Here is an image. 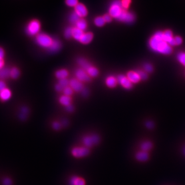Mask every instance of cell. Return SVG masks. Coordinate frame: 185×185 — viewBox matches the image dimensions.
Segmentation results:
<instances>
[{
	"label": "cell",
	"instance_id": "cell-1",
	"mask_svg": "<svg viewBox=\"0 0 185 185\" xmlns=\"http://www.w3.org/2000/svg\"><path fill=\"white\" fill-rule=\"evenodd\" d=\"M149 46L154 52L164 55H169L172 52L171 46L163 39V32H156L150 39Z\"/></svg>",
	"mask_w": 185,
	"mask_h": 185
},
{
	"label": "cell",
	"instance_id": "cell-2",
	"mask_svg": "<svg viewBox=\"0 0 185 185\" xmlns=\"http://www.w3.org/2000/svg\"><path fill=\"white\" fill-rule=\"evenodd\" d=\"M78 63L90 77H95L98 76L99 73L98 70L92 66L86 59L80 58L78 60Z\"/></svg>",
	"mask_w": 185,
	"mask_h": 185
},
{
	"label": "cell",
	"instance_id": "cell-3",
	"mask_svg": "<svg viewBox=\"0 0 185 185\" xmlns=\"http://www.w3.org/2000/svg\"><path fill=\"white\" fill-rule=\"evenodd\" d=\"M100 141L99 136L95 134L84 136L82 138V142L84 147L90 149V148L94 147L98 144Z\"/></svg>",
	"mask_w": 185,
	"mask_h": 185
},
{
	"label": "cell",
	"instance_id": "cell-4",
	"mask_svg": "<svg viewBox=\"0 0 185 185\" xmlns=\"http://www.w3.org/2000/svg\"><path fill=\"white\" fill-rule=\"evenodd\" d=\"M120 0H115L112 3L109 8V14L114 18L117 19L124 10Z\"/></svg>",
	"mask_w": 185,
	"mask_h": 185
},
{
	"label": "cell",
	"instance_id": "cell-5",
	"mask_svg": "<svg viewBox=\"0 0 185 185\" xmlns=\"http://www.w3.org/2000/svg\"><path fill=\"white\" fill-rule=\"evenodd\" d=\"M53 40L50 37L44 33L39 34L36 37L37 43L39 46L44 48H50Z\"/></svg>",
	"mask_w": 185,
	"mask_h": 185
},
{
	"label": "cell",
	"instance_id": "cell-6",
	"mask_svg": "<svg viewBox=\"0 0 185 185\" xmlns=\"http://www.w3.org/2000/svg\"><path fill=\"white\" fill-rule=\"evenodd\" d=\"M90 153V149L84 146L74 147L71 150V154L75 158H82L88 156Z\"/></svg>",
	"mask_w": 185,
	"mask_h": 185
},
{
	"label": "cell",
	"instance_id": "cell-7",
	"mask_svg": "<svg viewBox=\"0 0 185 185\" xmlns=\"http://www.w3.org/2000/svg\"><path fill=\"white\" fill-rule=\"evenodd\" d=\"M41 25L38 21L34 20L30 22L26 27V32L30 36H34L38 34Z\"/></svg>",
	"mask_w": 185,
	"mask_h": 185
},
{
	"label": "cell",
	"instance_id": "cell-8",
	"mask_svg": "<svg viewBox=\"0 0 185 185\" xmlns=\"http://www.w3.org/2000/svg\"><path fill=\"white\" fill-rule=\"evenodd\" d=\"M135 19V15L133 13L126 11V10L124 9L123 10L121 14L117 19L118 20L126 23H131L134 21Z\"/></svg>",
	"mask_w": 185,
	"mask_h": 185
},
{
	"label": "cell",
	"instance_id": "cell-9",
	"mask_svg": "<svg viewBox=\"0 0 185 185\" xmlns=\"http://www.w3.org/2000/svg\"><path fill=\"white\" fill-rule=\"evenodd\" d=\"M76 77L80 81L88 82L90 81V77L84 69L77 70L75 72Z\"/></svg>",
	"mask_w": 185,
	"mask_h": 185
},
{
	"label": "cell",
	"instance_id": "cell-10",
	"mask_svg": "<svg viewBox=\"0 0 185 185\" xmlns=\"http://www.w3.org/2000/svg\"><path fill=\"white\" fill-rule=\"evenodd\" d=\"M75 12L79 16L80 18H84L88 14V10L84 5L81 3H78L75 7Z\"/></svg>",
	"mask_w": 185,
	"mask_h": 185
},
{
	"label": "cell",
	"instance_id": "cell-11",
	"mask_svg": "<svg viewBox=\"0 0 185 185\" xmlns=\"http://www.w3.org/2000/svg\"><path fill=\"white\" fill-rule=\"evenodd\" d=\"M118 82L120 84L126 89H130L132 87V83L131 82L128 77H126L122 75H120L118 76L117 78Z\"/></svg>",
	"mask_w": 185,
	"mask_h": 185
},
{
	"label": "cell",
	"instance_id": "cell-12",
	"mask_svg": "<svg viewBox=\"0 0 185 185\" xmlns=\"http://www.w3.org/2000/svg\"><path fill=\"white\" fill-rule=\"evenodd\" d=\"M70 85L72 90L76 92H79L83 90L82 84L77 79H72L70 82Z\"/></svg>",
	"mask_w": 185,
	"mask_h": 185
},
{
	"label": "cell",
	"instance_id": "cell-13",
	"mask_svg": "<svg viewBox=\"0 0 185 185\" xmlns=\"http://www.w3.org/2000/svg\"><path fill=\"white\" fill-rule=\"evenodd\" d=\"M127 77L132 83H138L141 80L140 75L138 72L130 71L127 74Z\"/></svg>",
	"mask_w": 185,
	"mask_h": 185
},
{
	"label": "cell",
	"instance_id": "cell-14",
	"mask_svg": "<svg viewBox=\"0 0 185 185\" xmlns=\"http://www.w3.org/2000/svg\"><path fill=\"white\" fill-rule=\"evenodd\" d=\"M70 185H86V181L84 178L79 176H72L69 181Z\"/></svg>",
	"mask_w": 185,
	"mask_h": 185
},
{
	"label": "cell",
	"instance_id": "cell-15",
	"mask_svg": "<svg viewBox=\"0 0 185 185\" xmlns=\"http://www.w3.org/2000/svg\"><path fill=\"white\" fill-rule=\"evenodd\" d=\"M174 37L173 36V33L170 30H166L163 32V39L166 42H167L170 46L171 45Z\"/></svg>",
	"mask_w": 185,
	"mask_h": 185
},
{
	"label": "cell",
	"instance_id": "cell-16",
	"mask_svg": "<svg viewBox=\"0 0 185 185\" xmlns=\"http://www.w3.org/2000/svg\"><path fill=\"white\" fill-rule=\"evenodd\" d=\"M11 92L8 88H6L0 92V99L2 101H6L11 98Z\"/></svg>",
	"mask_w": 185,
	"mask_h": 185
},
{
	"label": "cell",
	"instance_id": "cell-17",
	"mask_svg": "<svg viewBox=\"0 0 185 185\" xmlns=\"http://www.w3.org/2000/svg\"><path fill=\"white\" fill-rule=\"evenodd\" d=\"M61 47V43L60 41L55 39L53 40L52 44L50 46V48H48V50L50 52H58Z\"/></svg>",
	"mask_w": 185,
	"mask_h": 185
},
{
	"label": "cell",
	"instance_id": "cell-18",
	"mask_svg": "<svg viewBox=\"0 0 185 185\" xmlns=\"http://www.w3.org/2000/svg\"><path fill=\"white\" fill-rule=\"evenodd\" d=\"M93 38V35L91 32L84 33L79 41L84 44H88L91 42Z\"/></svg>",
	"mask_w": 185,
	"mask_h": 185
},
{
	"label": "cell",
	"instance_id": "cell-19",
	"mask_svg": "<svg viewBox=\"0 0 185 185\" xmlns=\"http://www.w3.org/2000/svg\"><path fill=\"white\" fill-rule=\"evenodd\" d=\"M84 34V32L82 30L77 27L72 28V37L76 40L79 41Z\"/></svg>",
	"mask_w": 185,
	"mask_h": 185
},
{
	"label": "cell",
	"instance_id": "cell-20",
	"mask_svg": "<svg viewBox=\"0 0 185 185\" xmlns=\"http://www.w3.org/2000/svg\"><path fill=\"white\" fill-rule=\"evenodd\" d=\"M118 82L117 79H116L115 77L112 76L108 77L106 80V86L109 88H113L116 86Z\"/></svg>",
	"mask_w": 185,
	"mask_h": 185
},
{
	"label": "cell",
	"instance_id": "cell-21",
	"mask_svg": "<svg viewBox=\"0 0 185 185\" xmlns=\"http://www.w3.org/2000/svg\"><path fill=\"white\" fill-rule=\"evenodd\" d=\"M136 158L139 161L144 162L148 159L149 158V154L147 152L141 151L138 152L136 155Z\"/></svg>",
	"mask_w": 185,
	"mask_h": 185
},
{
	"label": "cell",
	"instance_id": "cell-22",
	"mask_svg": "<svg viewBox=\"0 0 185 185\" xmlns=\"http://www.w3.org/2000/svg\"><path fill=\"white\" fill-rule=\"evenodd\" d=\"M60 103L64 106H68L70 105L71 98L70 96L63 95L59 98Z\"/></svg>",
	"mask_w": 185,
	"mask_h": 185
},
{
	"label": "cell",
	"instance_id": "cell-23",
	"mask_svg": "<svg viewBox=\"0 0 185 185\" xmlns=\"http://www.w3.org/2000/svg\"><path fill=\"white\" fill-rule=\"evenodd\" d=\"M56 77L59 80L62 79H66L68 75V72L66 70H60L57 71L56 72Z\"/></svg>",
	"mask_w": 185,
	"mask_h": 185
},
{
	"label": "cell",
	"instance_id": "cell-24",
	"mask_svg": "<svg viewBox=\"0 0 185 185\" xmlns=\"http://www.w3.org/2000/svg\"><path fill=\"white\" fill-rule=\"evenodd\" d=\"M76 25L77 28L84 31L87 27V23L85 20L82 19H80L79 21L76 23Z\"/></svg>",
	"mask_w": 185,
	"mask_h": 185
},
{
	"label": "cell",
	"instance_id": "cell-25",
	"mask_svg": "<svg viewBox=\"0 0 185 185\" xmlns=\"http://www.w3.org/2000/svg\"><path fill=\"white\" fill-rule=\"evenodd\" d=\"M10 70L8 68H3L0 70V79H6L10 76Z\"/></svg>",
	"mask_w": 185,
	"mask_h": 185
},
{
	"label": "cell",
	"instance_id": "cell-26",
	"mask_svg": "<svg viewBox=\"0 0 185 185\" xmlns=\"http://www.w3.org/2000/svg\"><path fill=\"white\" fill-rule=\"evenodd\" d=\"M20 72L18 68H11L10 72V77L13 79H17L20 76Z\"/></svg>",
	"mask_w": 185,
	"mask_h": 185
},
{
	"label": "cell",
	"instance_id": "cell-27",
	"mask_svg": "<svg viewBox=\"0 0 185 185\" xmlns=\"http://www.w3.org/2000/svg\"><path fill=\"white\" fill-rule=\"evenodd\" d=\"M94 23H95V25L97 26L101 27L102 26H104L106 22L104 20L103 17H98L95 19Z\"/></svg>",
	"mask_w": 185,
	"mask_h": 185
},
{
	"label": "cell",
	"instance_id": "cell-28",
	"mask_svg": "<svg viewBox=\"0 0 185 185\" xmlns=\"http://www.w3.org/2000/svg\"><path fill=\"white\" fill-rule=\"evenodd\" d=\"M152 144L150 142H145L141 145V149L143 151L147 152L151 149Z\"/></svg>",
	"mask_w": 185,
	"mask_h": 185
},
{
	"label": "cell",
	"instance_id": "cell-29",
	"mask_svg": "<svg viewBox=\"0 0 185 185\" xmlns=\"http://www.w3.org/2000/svg\"><path fill=\"white\" fill-rule=\"evenodd\" d=\"M177 60L179 63H181L182 65L185 66V52H181L178 54L177 55Z\"/></svg>",
	"mask_w": 185,
	"mask_h": 185
},
{
	"label": "cell",
	"instance_id": "cell-30",
	"mask_svg": "<svg viewBox=\"0 0 185 185\" xmlns=\"http://www.w3.org/2000/svg\"><path fill=\"white\" fill-rule=\"evenodd\" d=\"M79 19H80V17L75 12L70 14V21L72 24H76V23L79 21Z\"/></svg>",
	"mask_w": 185,
	"mask_h": 185
},
{
	"label": "cell",
	"instance_id": "cell-31",
	"mask_svg": "<svg viewBox=\"0 0 185 185\" xmlns=\"http://www.w3.org/2000/svg\"><path fill=\"white\" fill-rule=\"evenodd\" d=\"M182 42H183V40L181 37H174L171 46L181 45V44L182 43Z\"/></svg>",
	"mask_w": 185,
	"mask_h": 185
},
{
	"label": "cell",
	"instance_id": "cell-32",
	"mask_svg": "<svg viewBox=\"0 0 185 185\" xmlns=\"http://www.w3.org/2000/svg\"><path fill=\"white\" fill-rule=\"evenodd\" d=\"M72 27H68L64 32V36L66 38L70 39L72 37Z\"/></svg>",
	"mask_w": 185,
	"mask_h": 185
},
{
	"label": "cell",
	"instance_id": "cell-33",
	"mask_svg": "<svg viewBox=\"0 0 185 185\" xmlns=\"http://www.w3.org/2000/svg\"><path fill=\"white\" fill-rule=\"evenodd\" d=\"M66 4L70 7H75L78 4V0H66Z\"/></svg>",
	"mask_w": 185,
	"mask_h": 185
},
{
	"label": "cell",
	"instance_id": "cell-34",
	"mask_svg": "<svg viewBox=\"0 0 185 185\" xmlns=\"http://www.w3.org/2000/svg\"><path fill=\"white\" fill-rule=\"evenodd\" d=\"M120 1H121V4L122 8L124 10L128 9L131 2V0H121Z\"/></svg>",
	"mask_w": 185,
	"mask_h": 185
},
{
	"label": "cell",
	"instance_id": "cell-35",
	"mask_svg": "<svg viewBox=\"0 0 185 185\" xmlns=\"http://www.w3.org/2000/svg\"><path fill=\"white\" fill-rule=\"evenodd\" d=\"M58 84L59 85H60L63 88H64L68 86V84H70V82L68 81V80L66 78L60 79V80H59V84Z\"/></svg>",
	"mask_w": 185,
	"mask_h": 185
},
{
	"label": "cell",
	"instance_id": "cell-36",
	"mask_svg": "<svg viewBox=\"0 0 185 185\" xmlns=\"http://www.w3.org/2000/svg\"><path fill=\"white\" fill-rule=\"evenodd\" d=\"M63 92L64 95L70 96V95H72V89L70 87L67 86L63 89Z\"/></svg>",
	"mask_w": 185,
	"mask_h": 185
},
{
	"label": "cell",
	"instance_id": "cell-37",
	"mask_svg": "<svg viewBox=\"0 0 185 185\" xmlns=\"http://www.w3.org/2000/svg\"><path fill=\"white\" fill-rule=\"evenodd\" d=\"M144 68L145 71L148 72H151L153 71V66L149 63H146L144 64Z\"/></svg>",
	"mask_w": 185,
	"mask_h": 185
},
{
	"label": "cell",
	"instance_id": "cell-38",
	"mask_svg": "<svg viewBox=\"0 0 185 185\" xmlns=\"http://www.w3.org/2000/svg\"><path fill=\"white\" fill-rule=\"evenodd\" d=\"M52 126L53 129L57 131V130H59L60 129H61V124H60L59 122L55 121V122H54V123L52 124Z\"/></svg>",
	"mask_w": 185,
	"mask_h": 185
},
{
	"label": "cell",
	"instance_id": "cell-39",
	"mask_svg": "<svg viewBox=\"0 0 185 185\" xmlns=\"http://www.w3.org/2000/svg\"><path fill=\"white\" fill-rule=\"evenodd\" d=\"M138 72L139 73V74L140 75L141 79L145 80V79H147V78H148V75H147V74H146V72H144L140 70V71H138Z\"/></svg>",
	"mask_w": 185,
	"mask_h": 185
},
{
	"label": "cell",
	"instance_id": "cell-40",
	"mask_svg": "<svg viewBox=\"0 0 185 185\" xmlns=\"http://www.w3.org/2000/svg\"><path fill=\"white\" fill-rule=\"evenodd\" d=\"M106 22H110L112 21V17L109 14H106L103 17Z\"/></svg>",
	"mask_w": 185,
	"mask_h": 185
},
{
	"label": "cell",
	"instance_id": "cell-41",
	"mask_svg": "<svg viewBox=\"0 0 185 185\" xmlns=\"http://www.w3.org/2000/svg\"><path fill=\"white\" fill-rule=\"evenodd\" d=\"M3 185H12V181L9 178H5L3 182Z\"/></svg>",
	"mask_w": 185,
	"mask_h": 185
},
{
	"label": "cell",
	"instance_id": "cell-42",
	"mask_svg": "<svg viewBox=\"0 0 185 185\" xmlns=\"http://www.w3.org/2000/svg\"><path fill=\"white\" fill-rule=\"evenodd\" d=\"M6 88V84L2 80H0V92Z\"/></svg>",
	"mask_w": 185,
	"mask_h": 185
},
{
	"label": "cell",
	"instance_id": "cell-43",
	"mask_svg": "<svg viewBox=\"0 0 185 185\" xmlns=\"http://www.w3.org/2000/svg\"><path fill=\"white\" fill-rule=\"evenodd\" d=\"M5 56V52L4 50H3V48L0 47V60L3 59Z\"/></svg>",
	"mask_w": 185,
	"mask_h": 185
},
{
	"label": "cell",
	"instance_id": "cell-44",
	"mask_svg": "<svg viewBox=\"0 0 185 185\" xmlns=\"http://www.w3.org/2000/svg\"><path fill=\"white\" fill-rule=\"evenodd\" d=\"M55 88H56V90L58 91V92H61L62 90H63V89H64L60 85H59V84H57L56 86H55Z\"/></svg>",
	"mask_w": 185,
	"mask_h": 185
},
{
	"label": "cell",
	"instance_id": "cell-45",
	"mask_svg": "<svg viewBox=\"0 0 185 185\" xmlns=\"http://www.w3.org/2000/svg\"><path fill=\"white\" fill-rule=\"evenodd\" d=\"M146 126H147L148 128H152L153 126V124L151 121H148L146 124Z\"/></svg>",
	"mask_w": 185,
	"mask_h": 185
},
{
	"label": "cell",
	"instance_id": "cell-46",
	"mask_svg": "<svg viewBox=\"0 0 185 185\" xmlns=\"http://www.w3.org/2000/svg\"><path fill=\"white\" fill-rule=\"evenodd\" d=\"M4 59L0 60V70H2V68H4Z\"/></svg>",
	"mask_w": 185,
	"mask_h": 185
},
{
	"label": "cell",
	"instance_id": "cell-47",
	"mask_svg": "<svg viewBox=\"0 0 185 185\" xmlns=\"http://www.w3.org/2000/svg\"><path fill=\"white\" fill-rule=\"evenodd\" d=\"M66 110L68 112H72L74 110V108L71 105L66 106Z\"/></svg>",
	"mask_w": 185,
	"mask_h": 185
},
{
	"label": "cell",
	"instance_id": "cell-48",
	"mask_svg": "<svg viewBox=\"0 0 185 185\" xmlns=\"http://www.w3.org/2000/svg\"><path fill=\"white\" fill-rule=\"evenodd\" d=\"M184 154H185V149H184Z\"/></svg>",
	"mask_w": 185,
	"mask_h": 185
}]
</instances>
